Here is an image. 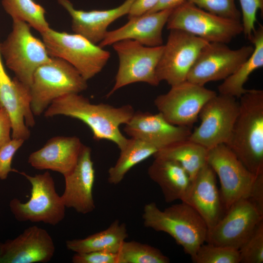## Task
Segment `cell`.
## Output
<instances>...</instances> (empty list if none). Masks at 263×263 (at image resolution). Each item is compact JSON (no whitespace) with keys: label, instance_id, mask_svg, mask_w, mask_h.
Returning a JSON list of instances; mask_svg holds the SVG:
<instances>
[{"label":"cell","instance_id":"obj_31","mask_svg":"<svg viewBox=\"0 0 263 263\" xmlns=\"http://www.w3.org/2000/svg\"><path fill=\"white\" fill-rule=\"evenodd\" d=\"M191 258L194 263H240L238 249L209 243L202 244Z\"/></svg>","mask_w":263,"mask_h":263},{"label":"cell","instance_id":"obj_10","mask_svg":"<svg viewBox=\"0 0 263 263\" xmlns=\"http://www.w3.org/2000/svg\"><path fill=\"white\" fill-rule=\"evenodd\" d=\"M239 111V101L235 97L216 94L200 112V125L188 137L207 150L226 144L230 136Z\"/></svg>","mask_w":263,"mask_h":263},{"label":"cell","instance_id":"obj_19","mask_svg":"<svg viewBox=\"0 0 263 263\" xmlns=\"http://www.w3.org/2000/svg\"><path fill=\"white\" fill-rule=\"evenodd\" d=\"M55 251L54 243L48 232L34 225L3 243L0 263H45L52 259Z\"/></svg>","mask_w":263,"mask_h":263},{"label":"cell","instance_id":"obj_30","mask_svg":"<svg viewBox=\"0 0 263 263\" xmlns=\"http://www.w3.org/2000/svg\"><path fill=\"white\" fill-rule=\"evenodd\" d=\"M117 254V263H169L159 249L136 241H124Z\"/></svg>","mask_w":263,"mask_h":263},{"label":"cell","instance_id":"obj_11","mask_svg":"<svg viewBox=\"0 0 263 263\" xmlns=\"http://www.w3.org/2000/svg\"><path fill=\"white\" fill-rule=\"evenodd\" d=\"M207 41L188 32L171 29L156 70L157 79L170 86L187 80L188 75Z\"/></svg>","mask_w":263,"mask_h":263},{"label":"cell","instance_id":"obj_13","mask_svg":"<svg viewBox=\"0 0 263 263\" xmlns=\"http://www.w3.org/2000/svg\"><path fill=\"white\" fill-rule=\"evenodd\" d=\"M253 50V45L231 49L225 43L208 42L200 52L187 80L201 86L224 80L249 57Z\"/></svg>","mask_w":263,"mask_h":263},{"label":"cell","instance_id":"obj_37","mask_svg":"<svg viewBox=\"0 0 263 263\" xmlns=\"http://www.w3.org/2000/svg\"><path fill=\"white\" fill-rule=\"evenodd\" d=\"M246 198L263 215V174L256 177Z\"/></svg>","mask_w":263,"mask_h":263},{"label":"cell","instance_id":"obj_17","mask_svg":"<svg viewBox=\"0 0 263 263\" xmlns=\"http://www.w3.org/2000/svg\"><path fill=\"white\" fill-rule=\"evenodd\" d=\"M91 152V149L84 145L75 167L64 176L65 188L61 196L66 207L83 214L95 207L93 193L95 170Z\"/></svg>","mask_w":263,"mask_h":263},{"label":"cell","instance_id":"obj_12","mask_svg":"<svg viewBox=\"0 0 263 263\" xmlns=\"http://www.w3.org/2000/svg\"><path fill=\"white\" fill-rule=\"evenodd\" d=\"M217 94L216 92L186 80L171 86L166 94L157 96L154 104L170 123L191 126L197 121L204 105Z\"/></svg>","mask_w":263,"mask_h":263},{"label":"cell","instance_id":"obj_39","mask_svg":"<svg viewBox=\"0 0 263 263\" xmlns=\"http://www.w3.org/2000/svg\"><path fill=\"white\" fill-rule=\"evenodd\" d=\"M159 0H135L128 15V18L138 16L149 12L157 4Z\"/></svg>","mask_w":263,"mask_h":263},{"label":"cell","instance_id":"obj_9","mask_svg":"<svg viewBox=\"0 0 263 263\" xmlns=\"http://www.w3.org/2000/svg\"><path fill=\"white\" fill-rule=\"evenodd\" d=\"M164 45V44H163ZM163 45L149 47L130 39L122 40L112 46L117 54L119 65L114 84L107 94L109 97L118 90L136 82L158 86L156 70Z\"/></svg>","mask_w":263,"mask_h":263},{"label":"cell","instance_id":"obj_5","mask_svg":"<svg viewBox=\"0 0 263 263\" xmlns=\"http://www.w3.org/2000/svg\"><path fill=\"white\" fill-rule=\"evenodd\" d=\"M40 35L50 56L68 62L87 81L99 73L110 57V52L77 34L49 28Z\"/></svg>","mask_w":263,"mask_h":263},{"label":"cell","instance_id":"obj_40","mask_svg":"<svg viewBox=\"0 0 263 263\" xmlns=\"http://www.w3.org/2000/svg\"><path fill=\"white\" fill-rule=\"evenodd\" d=\"M187 1L188 0H159L156 6L148 13L174 9Z\"/></svg>","mask_w":263,"mask_h":263},{"label":"cell","instance_id":"obj_33","mask_svg":"<svg viewBox=\"0 0 263 263\" xmlns=\"http://www.w3.org/2000/svg\"><path fill=\"white\" fill-rule=\"evenodd\" d=\"M199 8L217 16L241 21V13L235 0H188Z\"/></svg>","mask_w":263,"mask_h":263},{"label":"cell","instance_id":"obj_7","mask_svg":"<svg viewBox=\"0 0 263 263\" xmlns=\"http://www.w3.org/2000/svg\"><path fill=\"white\" fill-rule=\"evenodd\" d=\"M31 185V197L26 202L17 198L9 203L10 210L19 222H42L56 225L65 216L66 207L61 196L57 193L55 182L50 172L31 176L24 172H18Z\"/></svg>","mask_w":263,"mask_h":263},{"label":"cell","instance_id":"obj_29","mask_svg":"<svg viewBox=\"0 0 263 263\" xmlns=\"http://www.w3.org/2000/svg\"><path fill=\"white\" fill-rule=\"evenodd\" d=\"M1 4L13 21L26 22L40 34L50 28L45 9L34 0H2Z\"/></svg>","mask_w":263,"mask_h":263},{"label":"cell","instance_id":"obj_8","mask_svg":"<svg viewBox=\"0 0 263 263\" xmlns=\"http://www.w3.org/2000/svg\"><path fill=\"white\" fill-rule=\"evenodd\" d=\"M166 27L169 30L184 31L208 42L225 44L243 32L241 21L211 14L189 1L173 9Z\"/></svg>","mask_w":263,"mask_h":263},{"label":"cell","instance_id":"obj_1","mask_svg":"<svg viewBox=\"0 0 263 263\" xmlns=\"http://www.w3.org/2000/svg\"><path fill=\"white\" fill-rule=\"evenodd\" d=\"M135 111L130 104L115 107L108 104H94L77 93L64 95L53 101L43 113L46 117L64 115L78 119L91 129L96 140L113 142L121 150L128 138L120 127L129 122Z\"/></svg>","mask_w":263,"mask_h":263},{"label":"cell","instance_id":"obj_23","mask_svg":"<svg viewBox=\"0 0 263 263\" xmlns=\"http://www.w3.org/2000/svg\"><path fill=\"white\" fill-rule=\"evenodd\" d=\"M56 0L71 16L74 33L96 44L103 39L112 22L129 14L135 0H126L117 7L110 9L90 11L75 9L69 0Z\"/></svg>","mask_w":263,"mask_h":263},{"label":"cell","instance_id":"obj_3","mask_svg":"<svg viewBox=\"0 0 263 263\" xmlns=\"http://www.w3.org/2000/svg\"><path fill=\"white\" fill-rule=\"evenodd\" d=\"M145 227L169 235L192 258L206 242L208 228L201 216L181 202L162 210L154 202L145 205L142 214Z\"/></svg>","mask_w":263,"mask_h":263},{"label":"cell","instance_id":"obj_28","mask_svg":"<svg viewBox=\"0 0 263 263\" xmlns=\"http://www.w3.org/2000/svg\"><path fill=\"white\" fill-rule=\"evenodd\" d=\"M159 148L145 141L131 137L120 150L115 164L108 170V181L112 185L119 184L129 171L136 165L153 156Z\"/></svg>","mask_w":263,"mask_h":263},{"label":"cell","instance_id":"obj_18","mask_svg":"<svg viewBox=\"0 0 263 263\" xmlns=\"http://www.w3.org/2000/svg\"><path fill=\"white\" fill-rule=\"evenodd\" d=\"M125 125L124 131L128 135L154 145L160 150L188 139L191 133L189 127L173 125L159 112H135Z\"/></svg>","mask_w":263,"mask_h":263},{"label":"cell","instance_id":"obj_15","mask_svg":"<svg viewBox=\"0 0 263 263\" xmlns=\"http://www.w3.org/2000/svg\"><path fill=\"white\" fill-rule=\"evenodd\" d=\"M263 221V215L246 198L233 203L208 230L206 242L239 249Z\"/></svg>","mask_w":263,"mask_h":263},{"label":"cell","instance_id":"obj_25","mask_svg":"<svg viewBox=\"0 0 263 263\" xmlns=\"http://www.w3.org/2000/svg\"><path fill=\"white\" fill-rule=\"evenodd\" d=\"M253 44L254 50L231 75L225 79L218 86L220 94L239 98L248 89L244 88L250 75L255 70L263 66V26L261 25L255 29L249 40Z\"/></svg>","mask_w":263,"mask_h":263},{"label":"cell","instance_id":"obj_35","mask_svg":"<svg viewBox=\"0 0 263 263\" xmlns=\"http://www.w3.org/2000/svg\"><path fill=\"white\" fill-rule=\"evenodd\" d=\"M24 141L21 139L12 138L10 141L0 148V180H5L11 172H19L12 168V161Z\"/></svg>","mask_w":263,"mask_h":263},{"label":"cell","instance_id":"obj_16","mask_svg":"<svg viewBox=\"0 0 263 263\" xmlns=\"http://www.w3.org/2000/svg\"><path fill=\"white\" fill-rule=\"evenodd\" d=\"M2 58L0 51V107L4 108L10 117L12 138L25 141L30 136L29 128L35 125L30 88L16 77L10 78Z\"/></svg>","mask_w":263,"mask_h":263},{"label":"cell","instance_id":"obj_41","mask_svg":"<svg viewBox=\"0 0 263 263\" xmlns=\"http://www.w3.org/2000/svg\"><path fill=\"white\" fill-rule=\"evenodd\" d=\"M3 244V243L0 242V260L2 254Z\"/></svg>","mask_w":263,"mask_h":263},{"label":"cell","instance_id":"obj_36","mask_svg":"<svg viewBox=\"0 0 263 263\" xmlns=\"http://www.w3.org/2000/svg\"><path fill=\"white\" fill-rule=\"evenodd\" d=\"M72 261L74 263H117V254L102 251L75 253Z\"/></svg>","mask_w":263,"mask_h":263},{"label":"cell","instance_id":"obj_38","mask_svg":"<svg viewBox=\"0 0 263 263\" xmlns=\"http://www.w3.org/2000/svg\"><path fill=\"white\" fill-rule=\"evenodd\" d=\"M12 139V122L6 110L0 107V148Z\"/></svg>","mask_w":263,"mask_h":263},{"label":"cell","instance_id":"obj_32","mask_svg":"<svg viewBox=\"0 0 263 263\" xmlns=\"http://www.w3.org/2000/svg\"><path fill=\"white\" fill-rule=\"evenodd\" d=\"M241 263H263V221L238 249Z\"/></svg>","mask_w":263,"mask_h":263},{"label":"cell","instance_id":"obj_27","mask_svg":"<svg viewBox=\"0 0 263 263\" xmlns=\"http://www.w3.org/2000/svg\"><path fill=\"white\" fill-rule=\"evenodd\" d=\"M207 152L208 150L201 145L188 139L160 149L153 156L177 161L186 170L191 181L207 163Z\"/></svg>","mask_w":263,"mask_h":263},{"label":"cell","instance_id":"obj_14","mask_svg":"<svg viewBox=\"0 0 263 263\" xmlns=\"http://www.w3.org/2000/svg\"><path fill=\"white\" fill-rule=\"evenodd\" d=\"M207 163L219 177L220 193L225 211L237 201L247 197L257 176L226 145L222 144L208 150Z\"/></svg>","mask_w":263,"mask_h":263},{"label":"cell","instance_id":"obj_6","mask_svg":"<svg viewBox=\"0 0 263 263\" xmlns=\"http://www.w3.org/2000/svg\"><path fill=\"white\" fill-rule=\"evenodd\" d=\"M31 28L26 22L13 20L11 31L0 45L7 67L29 88L36 69L52 57L43 41L32 34Z\"/></svg>","mask_w":263,"mask_h":263},{"label":"cell","instance_id":"obj_26","mask_svg":"<svg viewBox=\"0 0 263 263\" xmlns=\"http://www.w3.org/2000/svg\"><path fill=\"white\" fill-rule=\"evenodd\" d=\"M128 237L126 225L116 220L101 231L83 239L67 240L66 246L75 253L98 251L117 253Z\"/></svg>","mask_w":263,"mask_h":263},{"label":"cell","instance_id":"obj_20","mask_svg":"<svg viewBox=\"0 0 263 263\" xmlns=\"http://www.w3.org/2000/svg\"><path fill=\"white\" fill-rule=\"evenodd\" d=\"M172 10L147 13L128 18L129 21L122 26L108 31L98 45L104 48L126 39L135 40L149 47L162 45V31Z\"/></svg>","mask_w":263,"mask_h":263},{"label":"cell","instance_id":"obj_22","mask_svg":"<svg viewBox=\"0 0 263 263\" xmlns=\"http://www.w3.org/2000/svg\"><path fill=\"white\" fill-rule=\"evenodd\" d=\"M83 146L75 136L53 137L41 148L31 153L28 162L36 169L51 170L64 176L75 167Z\"/></svg>","mask_w":263,"mask_h":263},{"label":"cell","instance_id":"obj_24","mask_svg":"<svg viewBox=\"0 0 263 263\" xmlns=\"http://www.w3.org/2000/svg\"><path fill=\"white\" fill-rule=\"evenodd\" d=\"M148 169L150 178L160 188L165 201L168 203L181 201L190 185V177L177 161L156 157Z\"/></svg>","mask_w":263,"mask_h":263},{"label":"cell","instance_id":"obj_2","mask_svg":"<svg viewBox=\"0 0 263 263\" xmlns=\"http://www.w3.org/2000/svg\"><path fill=\"white\" fill-rule=\"evenodd\" d=\"M226 145L254 175L263 174V91L248 89Z\"/></svg>","mask_w":263,"mask_h":263},{"label":"cell","instance_id":"obj_4","mask_svg":"<svg viewBox=\"0 0 263 263\" xmlns=\"http://www.w3.org/2000/svg\"><path fill=\"white\" fill-rule=\"evenodd\" d=\"M87 87V81L72 65L52 57L34 73L30 87L32 111L35 116H39L55 99L69 94H79Z\"/></svg>","mask_w":263,"mask_h":263},{"label":"cell","instance_id":"obj_34","mask_svg":"<svg viewBox=\"0 0 263 263\" xmlns=\"http://www.w3.org/2000/svg\"><path fill=\"white\" fill-rule=\"evenodd\" d=\"M241 8L242 23L245 37L250 39L255 31L257 14L263 11V0H239Z\"/></svg>","mask_w":263,"mask_h":263},{"label":"cell","instance_id":"obj_21","mask_svg":"<svg viewBox=\"0 0 263 263\" xmlns=\"http://www.w3.org/2000/svg\"><path fill=\"white\" fill-rule=\"evenodd\" d=\"M216 174L207 163L191 181L181 202L192 207L203 218L208 230L222 217L224 209Z\"/></svg>","mask_w":263,"mask_h":263}]
</instances>
